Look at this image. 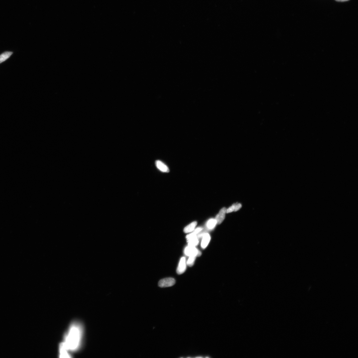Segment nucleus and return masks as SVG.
<instances>
[{"instance_id":"1","label":"nucleus","mask_w":358,"mask_h":358,"mask_svg":"<svg viewBox=\"0 0 358 358\" xmlns=\"http://www.w3.org/2000/svg\"><path fill=\"white\" fill-rule=\"evenodd\" d=\"M82 327L79 323L74 322L65 335L63 343L69 351H77L80 348L82 338Z\"/></svg>"},{"instance_id":"2","label":"nucleus","mask_w":358,"mask_h":358,"mask_svg":"<svg viewBox=\"0 0 358 358\" xmlns=\"http://www.w3.org/2000/svg\"><path fill=\"white\" fill-rule=\"evenodd\" d=\"M184 253L186 256L195 257H200L201 256V252L196 247L188 246L184 249Z\"/></svg>"},{"instance_id":"3","label":"nucleus","mask_w":358,"mask_h":358,"mask_svg":"<svg viewBox=\"0 0 358 358\" xmlns=\"http://www.w3.org/2000/svg\"><path fill=\"white\" fill-rule=\"evenodd\" d=\"M176 283L175 280L172 278H167L161 279L158 283V286L161 287H166L172 286Z\"/></svg>"},{"instance_id":"4","label":"nucleus","mask_w":358,"mask_h":358,"mask_svg":"<svg viewBox=\"0 0 358 358\" xmlns=\"http://www.w3.org/2000/svg\"><path fill=\"white\" fill-rule=\"evenodd\" d=\"M197 235L193 232L187 236L186 238L188 246L195 247L198 245L199 240Z\"/></svg>"},{"instance_id":"5","label":"nucleus","mask_w":358,"mask_h":358,"mask_svg":"<svg viewBox=\"0 0 358 358\" xmlns=\"http://www.w3.org/2000/svg\"><path fill=\"white\" fill-rule=\"evenodd\" d=\"M186 262L185 257H183L180 259L179 262L177 272L179 275H181L185 272L186 270Z\"/></svg>"},{"instance_id":"6","label":"nucleus","mask_w":358,"mask_h":358,"mask_svg":"<svg viewBox=\"0 0 358 358\" xmlns=\"http://www.w3.org/2000/svg\"><path fill=\"white\" fill-rule=\"evenodd\" d=\"M199 236V237H202L201 246L202 248L204 249L207 246L210 241V235L207 233H203Z\"/></svg>"},{"instance_id":"7","label":"nucleus","mask_w":358,"mask_h":358,"mask_svg":"<svg viewBox=\"0 0 358 358\" xmlns=\"http://www.w3.org/2000/svg\"><path fill=\"white\" fill-rule=\"evenodd\" d=\"M227 209L224 207L222 208L219 211V213L216 215L215 219L216 221L217 224H220L223 222L225 218V215L226 213Z\"/></svg>"},{"instance_id":"8","label":"nucleus","mask_w":358,"mask_h":358,"mask_svg":"<svg viewBox=\"0 0 358 358\" xmlns=\"http://www.w3.org/2000/svg\"><path fill=\"white\" fill-rule=\"evenodd\" d=\"M69 351L67 348L63 343H62L59 346V356L62 358L70 357L69 354Z\"/></svg>"},{"instance_id":"9","label":"nucleus","mask_w":358,"mask_h":358,"mask_svg":"<svg viewBox=\"0 0 358 358\" xmlns=\"http://www.w3.org/2000/svg\"><path fill=\"white\" fill-rule=\"evenodd\" d=\"M155 164L157 167L161 171L164 172H170L169 168L161 161L160 160L156 161L155 162Z\"/></svg>"},{"instance_id":"10","label":"nucleus","mask_w":358,"mask_h":358,"mask_svg":"<svg viewBox=\"0 0 358 358\" xmlns=\"http://www.w3.org/2000/svg\"><path fill=\"white\" fill-rule=\"evenodd\" d=\"M197 222L194 221L189 224L184 229V232L185 233H188L192 232L194 230L195 227L197 225Z\"/></svg>"},{"instance_id":"11","label":"nucleus","mask_w":358,"mask_h":358,"mask_svg":"<svg viewBox=\"0 0 358 358\" xmlns=\"http://www.w3.org/2000/svg\"><path fill=\"white\" fill-rule=\"evenodd\" d=\"M13 52H5L0 55V63L6 61L11 56Z\"/></svg>"},{"instance_id":"12","label":"nucleus","mask_w":358,"mask_h":358,"mask_svg":"<svg viewBox=\"0 0 358 358\" xmlns=\"http://www.w3.org/2000/svg\"><path fill=\"white\" fill-rule=\"evenodd\" d=\"M217 222L215 219H210L207 222V228L210 230H212L214 228Z\"/></svg>"},{"instance_id":"13","label":"nucleus","mask_w":358,"mask_h":358,"mask_svg":"<svg viewBox=\"0 0 358 358\" xmlns=\"http://www.w3.org/2000/svg\"><path fill=\"white\" fill-rule=\"evenodd\" d=\"M196 257L193 256L189 257L187 261L186 264L189 267H192L194 264Z\"/></svg>"},{"instance_id":"14","label":"nucleus","mask_w":358,"mask_h":358,"mask_svg":"<svg viewBox=\"0 0 358 358\" xmlns=\"http://www.w3.org/2000/svg\"><path fill=\"white\" fill-rule=\"evenodd\" d=\"M236 204H233L231 206L226 210V213H228L234 211L235 209Z\"/></svg>"},{"instance_id":"15","label":"nucleus","mask_w":358,"mask_h":358,"mask_svg":"<svg viewBox=\"0 0 358 358\" xmlns=\"http://www.w3.org/2000/svg\"><path fill=\"white\" fill-rule=\"evenodd\" d=\"M202 230V227H199L195 229L193 232L195 233V234L197 235Z\"/></svg>"},{"instance_id":"16","label":"nucleus","mask_w":358,"mask_h":358,"mask_svg":"<svg viewBox=\"0 0 358 358\" xmlns=\"http://www.w3.org/2000/svg\"><path fill=\"white\" fill-rule=\"evenodd\" d=\"M241 207V204H236L235 209V211H236L239 210Z\"/></svg>"},{"instance_id":"17","label":"nucleus","mask_w":358,"mask_h":358,"mask_svg":"<svg viewBox=\"0 0 358 358\" xmlns=\"http://www.w3.org/2000/svg\"><path fill=\"white\" fill-rule=\"evenodd\" d=\"M335 1L339 2H343L348 1L350 0H335Z\"/></svg>"},{"instance_id":"18","label":"nucleus","mask_w":358,"mask_h":358,"mask_svg":"<svg viewBox=\"0 0 358 358\" xmlns=\"http://www.w3.org/2000/svg\"><path fill=\"white\" fill-rule=\"evenodd\" d=\"M202 357H201V356H198V357H196V358H202Z\"/></svg>"}]
</instances>
